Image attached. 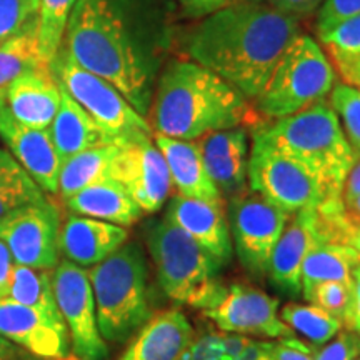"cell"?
<instances>
[{"label":"cell","mask_w":360,"mask_h":360,"mask_svg":"<svg viewBox=\"0 0 360 360\" xmlns=\"http://www.w3.org/2000/svg\"><path fill=\"white\" fill-rule=\"evenodd\" d=\"M152 137L167 162L172 186L179 191V195L224 202L219 188L207 174L200 148L195 141H182L160 134H154Z\"/></svg>","instance_id":"obj_23"},{"label":"cell","mask_w":360,"mask_h":360,"mask_svg":"<svg viewBox=\"0 0 360 360\" xmlns=\"http://www.w3.org/2000/svg\"><path fill=\"white\" fill-rule=\"evenodd\" d=\"M300 20L270 4L231 2L180 35L184 56L255 101Z\"/></svg>","instance_id":"obj_2"},{"label":"cell","mask_w":360,"mask_h":360,"mask_svg":"<svg viewBox=\"0 0 360 360\" xmlns=\"http://www.w3.org/2000/svg\"><path fill=\"white\" fill-rule=\"evenodd\" d=\"M323 0H270V6L299 20L321 8Z\"/></svg>","instance_id":"obj_44"},{"label":"cell","mask_w":360,"mask_h":360,"mask_svg":"<svg viewBox=\"0 0 360 360\" xmlns=\"http://www.w3.org/2000/svg\"><path fill=\"white\" fill-rule=\"evenodd\" d=\"M0 137L8 147V152L15 157L35 180L44 192H58V174L62 160L53 146L49 129H32L22 125L13 119L7 107L0 109Z\"/></svg>","instance_id":"obj_18"},{"label":"cell","mask_w":360,"mask_h":360,"mask_svg":"<svg viewBox=\"0 0 360 360\" xmlns=\"http://www.w3.org/2000/svg\"><path fill=\"white\" fill-rule=\"evenodd\" d=\"M25 352L19 345H15L13 342L0 337V360H24Z\"/></svg>","instance_id":"obj_49"},{"label":"cell","mask_w":360,"mask_h":360,"mask_svg":"<svg viewBox=\"0 0 360 360\" xmlns=\"http://www.w3.org/2000/svg\"><path fill=\"white\" fill-rule=\"evenodd\" d=\"M127 238L129 232L120 225L72 215L60 229L58 249L67 260L89 267L101 264L119 250Z\"/></svg>","instance_id":"obj_22"},{"label":"cell","mask_w":360,"mask_h":360,"mask_svg":"<svg viewBox=\"0 0 360 360\" xmlns=\"http://www.w3.org/2000/svg\"><path fill=\"white\" fill-rule=\"evenodd\" d=\"M65 204L72 212L82 217L103 220L120 227L134 225L143 214L129 192L112 177L90 184L69 197Z\"/></svg>","instance_id":"obj_24"},{"label":"cell","mask_w":360,"mask_h":360,"mask_svg":"<svg viewBox=\"0 0 360 360\" xmlns=\"http://www.w3.org/2000/svg\"><path fill=\"white\" fill-rule=\"evenodd\" d=\"M12 255L8 252L7 245L0 240V300L7 297L8 289V277L12 270Z\"/></svg>","instance_id":"obj_48"},{"label":"cell","mask_w":360,"mask_h":360,"mask_svg":"<svg viewBox=\"0 0 360 360\" xmlns=\"http://www.w3.org/2000/svg\"><path fill=\"white\" fill-rule=\"evenodd\" d=\"M40 0H0V42L37 24Z\"/></svg>","instance_id":"obj_35"},{"label":"cell","mask_w":360,"mask_h":360,"mask_svg":"<svg viewBox=\"0 0 360 360\" xmlns=\"http://www.w3.org/2000/svg\"><path fill=\"white\" fill-rule=\"evenodd\" d=\"M207 174L224 200H231L249 188V129L245 125L217 130L197 139Z\"/></svg>","instance_id":"obj_19"},{"label":"cell","mask_w":360,"mask_h":360,"mask_svg":"<svg viewBox=\"0 0 360 360\" xmlns=\"http://www.w3.org/2000/svg\"><path fill=\"white\" fill-rule=\"evenodd\" d=\"M328 57H347L360 53V15L335 25L328 32L319 35Z\"/></svg>","instance_id":"obj_36"},{"label":"cell","mask_w":360,"mask_h":360,"mask_svg":"<svg viewBox=\"0 0 360 360\" xmlns=\"http://www.w3.org/2000/svg\"><path fill=\"white\" fill-rule=\"evenodd\" d=\"M229 2H264V0H229Z\"/></svg>","instance_id":"obj_52"},{"label":"cell","mask_w":360,"mask_h":360,"mask_svg":"<svg viewBox=\"0 0 360 360\" xmlns=\"http://www.w3.org/2000/svg\"><path fill=\"white\" fill-rule=\"evenodd\" d=\"M195 339L188 319L180 310L152 315L119 360H184Z\"/></svg>","instance_id":"obj_20"},{"label":"cell","mask_w":360,"mask_h":360,"mask_svg":"<svg viewBox=\"0 0 360 360\" xmlns=\"http://www.w3.org/2000/svg\"><path fill=\"white\" fill-rule=\"evenodd\" d=\"M278 315L292 332H299L314 347H322L344 330V323L339 319L312 304L290 302L283 305Z\"/></svg>","instance_id":"obj_31"},{"label":"cell","mask_w":360,"mask_h":360,"mask_svg":"<svg viewBox=\"0 0 360 360\" xmlns=\"http://www.w3.org/2000/svg\"><path fill=\"white\" fill-rule=\"evenodd\" d=\"M344 328L350 332L360 328V260L352 270V304H350L349 319Z\"/></svg>","instance_id":"obj_46"},{"label":"cell","mask_w":360,"mask_h":360,"mask_svg":"<svg viewBox=\"0 0 360 360\" xmlns=\"http://www.w3.org/2000/svg\"><path fill=\"white\" fill-rule=\"evenodd\" d=\"M290 215L250 188L229 200L232 247L249 276L260 281L267 277L270 255Z\"/></svg>","instance_id":"obj_10"},{"label":"cell","mask_w":360,"mask_h":360,"mask_svg":"<svg viewBox=\"0 0 360 360\" xmlns=\"http://www.w3.org/2000/svg\"><path fill=\"white\" fill-rule=\"evenodd\" d=\"M337 74L342 77V82L360 89V53L347 57H328Z\"/></svg>","instance_id":"obj_43"},{"label":"cell","mask_w":360,"mask_h":360,"mask_svg":"<svg viewBox=\"0 0 360 360\" xmlns=\"http://www.w3.org/2000/svg\"><path fill=\"white\" fill-rule=\"evenodd\" d=\"M6 299L27 307L44 310L51 315H60L53 297L52 276L47 270L25 267L19 264L12 265Z\"/></svg>","instance_id":"obj_30"},{"label":"cell","mask_w":360,"mask_h":360,"mask_svg":"<svg viewBox=\"0 0 360 360\" xmlns=\"http://www.w3.org/2000/svg\"><path fill=\"white\" fill-rule=\"evenodd\" d=\"M165 219L199 242L220 267L231 264L233 247L224 202L191 199L177 193L165 209Z\"/></svg>","instance_id":"obj_17"},{"label":"cell","mask_w":360,"mask_h":360,"mask_svg":"<svg viewBox=\"0 0 360 360\" xmlns=\"http://www.w3.org/2000/svg\"><path fill=\"white\" fill-rule=\"evenodd\" d=\"M77 0H40L37 13V35L40 52L47 64L56 57L64 40L65 27Z\"/></svg>","instance_id":"obj_32"},{"label":"cell","mask_w":360,"mask_h":360,"mask_svg":"<svg viewBox=\"0 0 360 360\" xmlns=\"http://www.w3.org/2000/svg\"><path fill=\"white\" fill-rule=\"evenodd\" d=\"M354 360H360V355H357V357H355Z\"/></svg>","instance_id":"obj_54"},{"label":"cell","mask_w":360,"mask_h":360,"mask_svg":"<svg viewBox=\"0 0 360 360\" xmlns=\"http://www.w3.org/2000/svg\"><path fill=\"white\" fill-rule=\"evenodd\" d=\"M344 212L345 217H347L350 222L360 224V197L354 202H350V204L344 205Z\"/></svg>","instance_id":"obj_50"},{"label":"cell","mask_w":360,"mask_h":360,"mask_svg":"<svg viewBox=\"0 0 360 360\" xmlns=\"http://www.w3.org/2000/svg\"><path fill=\"white\" fill-rule=\"evenodd\" d=\"M328 103L339 117L355 160L360 159V89L349 84H335L328 94Z\"/></svg>","instance_id":"obj_33"},{"label":"cell","mask_w":360,"mask_h":360,"mask_svg":"<svg viewBox=\"0 0 360 360\" xmlns=\"http://www.w3.org/2000/svg\"><path fill=\"white\" fill-rule=\"evenodd\" d=\"M328 233H330V242L334 244H344L355 252L360 260V224H354L345 217L344 209L339 212L326 214Z\"/></svg>","instance_id":"obj_39"},{"label":"cell","mask_w":360,"mask_h":360,"mask_svg":"<svg viewBox=\"0 0 360 360\" xmlns=\"http://www.w3.org/2000/svg\"><path fill=\"white\" fill-rule=\"evenodd\" d=\"M360 15V0H323L317 12L315 29L322 35L339 25L340 22Z\"/></svg>","instance_id":"obj_38"},{"label":"cell","mask_w":360,"mask_h":360,"mask_svg":"<svg viewBox=\"0 0 360 360\" xmlns=\"http://www.w3.org/2000/svg\"><path fill=\"white\" fill-rule=\"evenodd\" d=\"M0 337L37 357L75 360L62 315H51L11 299L0 300Z\"/></svg>","instance_id":"obj_16"},{"label":"cell","mask_w":360,"mask_h":360,"mask_svg":"<svg viewBox=\"0 0 360 360\" xmlns=\"http://www.w3.org/2000/svg\"><path fill=\"white\" fill-rule=\"evenodd\" d=\"M302 295L309 304L334 315L345 327L352 304V285L342 282H321L302 290Z\"/></svg>","instance_id":"obj_34"},{"label":"cell","mask_w":360,"mask_h":360,"mask_svg":"<svg viewBox=\"0 0 360 360\" xmlns=\"http://www.w3.org/2000/svg\"><path fill=\"white\" fill-rule=\"evenodd\" d=\"M359 257L350 247L326 242L310 252L302 264V290L321 282H342L352 285V270Z\"/></svg>","instance_id":"obj_27"},{"label":"cell","mask_w":360,"mask_h":360,"mask_svg":"<svg viewBox=\"0 0 360 360\" xmlns=\"http://www.w3.org/2000/svg\"><path fill=\"white\" fill-rule=\"evenodd\" d=\"M247 186L289 214L305 207L332 204L321 182L305 165L255 132L252 134Z\"/></svg>","instance_id":"obj_9"},{"label":"cell","mask_w":360,"mask_h":360,"mask_svg":"<svg viewBox=\"0 0 360 360\" xmlns=\"http://www.w3.org/2000/svg\"><path fill=\"white\" fill-rule=\"evenodd\" d=\"M328 242L326 225L317 207H305L290 215L270 255L267 277L278 292L302 294V264L315 247Z\"/></svg>","instance_id":"obj_15"},{"label":"cell","mask_w":360,"mask_h":360,"mask_svg":"<svg viewBox=\"0 0 360 360\" xmlns=\"http://www.w3.org/2000/svg\"><path fill=\"white\" fill-rule=\"evenodd\" d=\"M119 152L117 143H103L62 162L58 174V193L64 200L90 184L112 177V165Z\"/></svg>","instance_id":"obj_26"},{"label":"cell","mask_w":360,"mask_h":360,"mask_svg":"<svg viewBox=\"0 0 360 360\" xmlns=\"http://www.w3.org/2000/svg\"><path fill=\"white\" fill-rule=\"evenodd\" d=\"M257 110L222 77L191 60L169 58L157 79L147 120L152 132L197 141L217 130L252 124Z\"/></svg>","instance_id":"obj_3"},{"label":"cell","mask_w":360,"mask_h":360,"mask_svg":"<svg viewBox=\"0 0 360 360\" xmlns=\"http://www.w3.org/2000/svg\"><path fill=\"white\" fill-rule=\"evenodd\" d=\"M184 360H222L220 334H209L193 339L191 349H188Z\"/></svg>","instance_id":"obj_42"},{"label":"cell","mask_w":360,"mask_h":360,"mask_svg":"<svg viewBox=\"0 0 360 360\" xmlns=\"http://www.w3.org/2000/svg\"><path fill=\"white\" fill-rule=\"evenodd\" d=\"M49 69L67 94L92 117L112 143L127 141L141 134H154L146 117L139 114L114 85L79 65L64 45H60Z\"/></svg>","instance_id":"obj_8"},{"label":"cell","mask_w":360,"mask_h":360,"mask_svg":"<svg viewBox=\"0 0 360 360\" xmlns=\"http://www.w3.org/2000/svg\"><path fill=\"white\" fill-rule=\"evenodd\" d=\"M360 197V159L355 160L352 169L349 170L347 177H345L344 187H342V204L347 205L350 202Z\"/></svg>","instance_id":"obj_47"},{"label":"cell","mask_w":360,"mask_h":360,"mask_svg":"<svg viewBox=\"0 0 360 360\" xmlns=\"http://www.w3.org/2000/svg\"><path fill=\"white\" fill-rule=\"evenodd\" d=\"M355 334H357V337H359V342H360V328H357V330H355Z\"/></svg>","instance_id":"obj_53"},{"label":"cell","mask_w":360,"mask_h":360,"mask_svg":"<svg viewBox=\"0 0 360 360\" xmlns=\"http://www.w3.org/2000/svg\"><path fill=\"white\" fill-rule=\"evenodd\" d=\"M337 74L321 44L300 32L274 67L255 110L264 119H283L326 101L334 89Z\"/></svg>","instance_id":"obj_7"},{"label":"cell","mask_w":360,"mask_h":360,"mask_svg":"<svg viewBox=\"0 0 360 360\" xmlns=\"http://www.w3.org/2000/svg\"><path fill=\"white\" fill-rule=\"evenodd\" d=\"M204 314L225 334L272 340L294 335L281 321L278 299L240 283L225 285L215 302L204 309Z\"/></svg>","instance_id":"obj_14"},{"label":"cell","mask_w":360,"mask_h":360,"mask_svg":"<svg viewBox=\"0 0 360 360\" xmlns=\"http://www.w3.org/2000/svg\"><path fill=\"white\" fill-rule=\"evenodd\" d=\"M152 135L141 134L117 143L119 152L112 165V179L147 214L160 210L174 187L167 162L152 142Z\"/></svg>","instance_id":"obj_12"},{"label":"cell","mask_w":360,"mask_h":360,"mask_svg":"<svg viewBox=\"0 0 360 360\" xmlns=\"http://www.w3.org/2000/svg\"><path fill=\"white\" fill-rule=\"evenodd\" d=\"M231 4L229 0H179V6L182 7L184 13L191 19H204L210 13L217 12Z\"/></svg>","instance_id":"obj_45"},{"label":"cell","mask_w":360,"mask_h":360,"mask_svg":"<svg viewBox=\"0 0 360 360\" xmlns=\"http://www.w3.org/2000/svg\"><path fill=\"white\" fill-rule=\"evenodd\" d=\"M177 40L175 0H77L62 45L147 119L157 79Z\"/></svg>","instance_id":"obj_1"},{"label":"cell","mask_w":360,"mask_h":360,"mask_svg":"<svg viewBox=\"0 0 360 360\" xmlns=\"http://www.w3.org/2000/svg\"><path fill=\"white\" fill-rule=\"evenodd\" d=\"M267 347L276 360H315V352L319 349L294 335L270 340Z\"/></svg>","instance_id":"obj_41"},{"label":"cell","mask_w":360,"mask_h":360,"mask_svg":"<svg viewBox=\"0 0 360 360\" xmlns=\"http://www.w3.org/2000/svg\"><path fill=\"white\" fill-rule=\"evenodd\" d=\"M6 107V90H0V109Z\"/></svg>","instance_id":"obj_51"},{"label":"cell","mask_w":360,"mask_h":360,"mask_svg":"<svg viewBox=\"0 0 360 360\" xmlns=\"http://www.w3.org/2000/svg\"><path fill=\"white\" fill-rule=\"evenodd\" d=\"M146 242L154 260L157 282L174 302L207 309L224 290L220 264L167 219L146 225Z\"/></svg>","instance_id":"obj_6"},{"label":"cell","mask_w":360,"mask_h":360,"mask_svg":"<svg viewBox=\"0 0 360 360\" xmlns=\"http://www.w3.org/2000/svg\"><path fill=\"white\" fill-rule=\"evenodd\" d=\"M49 65L40 52L37 24L0 42V90L25 72Z\"/></svg>","instance_id":"obj_29"},{"label":"cell","mask_w":360,"mask_h":360,"mask_svg":"<svg viewBox=\"0 0 360 360\" xmlns=\"http://www.w3.org/2000/svg\"><path fill=\"white\" fill-rule=\"evenodd\" d=\"M360 355V342L355 332L342 330L330 342L317 349L315 360H354Z\"/></svg>","instance_id":"obj_40"},{"label":"cell","mask_w":360,"mask_h":360,"mask_svg":"<svg viewBox=\"0 0 360 360\" xmlns=\"http://www.w3.org/2000/svg\"><path fill=\"white\" fill-rule=\"evenodd\" d=\"M6 107L13 119L32 129H49L60 107V85L49 65L29 70L6 89Z\"/></svg>","instance_id":"obj_21"},{"label":"cell","mask_w":360,"mask_h":360,"mask_svg":"<svg viewBox=\"0 0 360 360\" xmlns=\"http://www.w3.org/2000/svg\"><path fill=\"white\" fill-rule=\"evenodd\" d=\"M87 274L103 340L110 344L129 340L152 317L147 259L141 244H124L101 264L92 265Z\"/></svg>","instance_id":"obj_5"},{"label":"cell","mask_w":360,"mask_h":360,"mask_svg":"<svg viewBox=\"0 0 360 360\" xmlns=\"http://www.w3.org/2000/svg\"><path fill=\"white\" fill-rule=\"evenodd\" d=\"M53 297L70 337L75 360H105L109 347L98 330L96 300L87 270L62 260L52 276Z\"/></svg>","instance_id":"obj_11"},{"label":"cell","mask_w":360,"mask_h":360,"mask_svg":"<svg viewBox=\"0 0 360 360\" xmlns=\"http://www.w3.org/2000/svg\"><path fill=\"white\" fill-rule=\"evenodd\" d=\"M222 360H276L270 354L267 342L254 340L250 337L220 334Z\"/></svg>","instance_id":"obj_37"},{"label":"cell","mask_w":360,"mask_h":360,"mask_svg":"<svg viewBox=\"0 0 360 360\" xmlns=\"http://www.w3.org/2000/svg\"><path fill=\"white\" fill-rule=\"evenodd\" d=\"M47 200L44 191L11 152L0 148V220L30 204Z\"/></svg>","instance_id":"obj_28"},{"label":"cell","mask_w":360,"mask_h":360,"mask_svg":"<svg viewBox=\"0 0 360 360\" xmlns=\"http://www.w3.org/2000/svg\"><path fill=\"white\" fill-rule=\"evenodd\" d=\"M254 132L305 165L321 182L328 200L342 202V187L355 157L330 103L317 102L272 124L259 125Z\"/></svg>","instance_id":"obj_4"},{"label":"cell","mask_w":360,"mask_h":360,"mask_svg":"<svg viewBox=\"0 0 360 360\" xmlns=\"http://www.w3.org/2000/svg\"><path fill=\"white\" fill-rule=\"evenodd\" d=\"M60 229L57 207L44 200L22 207L0 220V240L19 265L51 270L58 264Z\"/></svg>","instance_id":"obj_13"},{"label":"cell","mask_w":360,"mask_h":360,"mask_svg":"<svg viewBox=\"0 0 360 360\" xmlns=\"http://www.w3.org/2000/svg\"><path fill=\"white\" fill-rule=\"evenodd\" d=\"M60 85V84H58ZM52 142L62 162L87 150V148L112 143L94 119L72 98L60 85V107L53 117L51 129Z\"/></svg>","instance_id":"obj_25"}]
</instances>
